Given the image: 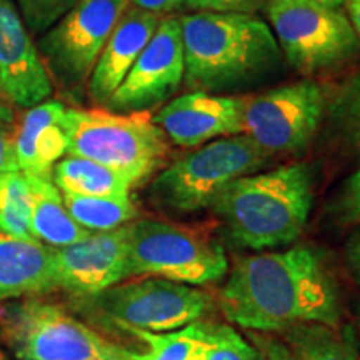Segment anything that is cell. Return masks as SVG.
Returning <instances> with one entry per match:
<instances>
[{
  "label": "cell",
  "instance_id": "1",
  "mask_svg": "<svg viewBox=\"0 0 360 360\" xmlns=\"http://www.w3.org/2000/svg\"><path fill=\"white\" fill-rule=\"evenodd\" d=\"M219 305L227 321L257 332H283L299 323L337 327L340 321L339 287L322 252L310 245L240 259Z\"/></svg>",
  "mask_w": 360,
  "mask_h": 360
},
{
  "label": "cell",
  "instance_id": "26",
  "mask_svg": "<svg viewBox=\"0 0 360 360\" xmlns=\"http://www.w3.org/2000/svg\"><path fill=\"white\" fill-rule=\"evenodd\" d=\"M199 345L193 360H260L259 352L225 323L199 322Z\"/></svg>",
  "mask_w": 360,
  "mask_h": 360
},
{
  "label": "cell",
  "instance_id": "11",
  "mask_svg": "<svg viewBox=\"0 0 360 360\" xmlns=\"http://www.w3.org/2000/svg\"><path fill=\"white\" fill-rule=\"evenodd\" d=\"M326 101L323 89L309 79L245 96L242 134L269 155L302 152L322 122Z\"/></svg>",
  "mask_w": 360,
  "mask_h": 360
},
{
  "label": "cell",
  "instance_id": "27",
  "mask_svg": "<svg viewBox=\"0 0 360 360\" xmlns=\"http://www.w3.org/2000/svg\"><path fill=\"white\" fill-rule=\"evenodd\" d=\"M79 0H13L27 29L35 35L47 32Z\"/></svg>",
  "mask_w": 360,
  "mask_h": 360
},
{
  "label": "cell",
  "instance_id": "25",
  "mask_svg": "<svg viewBox=\"0 0 360 360\" xmlns=\"http://www.w3.org/2000/svg\"><path fill=\"white\" fill-rule=\"evenodd\" d=\"M32 187L22 172L0 174V229L11 236L34 238L30 232Z\"/></svg>",
  "mask_w": 360,
  "mask_h": 360
},
{
  "label": "cell",
  "instance_id": "38",
  "mask_svg": "<svg viewBox=\"0 0 360 360\" xmlns=\"http://www.w3.org/2000/svg\"><path fill=\"white\" fill-rule=\"evenodd\" d=\"M122 360H130V359H129V357H125V359H122Z\"/></svg>",
  "mask_w": 360,
  "mask_h": 360
},
{
  "label": "cell",
  "instance_id": "30",
  "mask_svg": "<svg viewBox=\"0 0 360 360\" xmlns=\"http://www.w3.org/2000/svg\"><path fill=\"white\" fill-rule=\"evenodd\" d=\"M262 0H184V6L193 12H242L257 8Z\"/></svg>",
  "mask_w": 360,
  "mask_h": 360
},
{
  "label": "cell",
  "instance_id": "17",
  "mask_svg": "<svg viewBox=\"0 0 360 360\" xmlns=\"http://www.w3.org/2000/svg\"><path fill=\"white\" fill-rule=\"evenodd\" d=\"M64 103L47 98L22 115L15 129V157L22 174L52 177L69 148Z\"/></svg>",
  "mask_w": 360,
  "mask_h": 360
},
{
  "label": "cell",
  "instance_id": "23",
  "mask_svg": "<svg viewBox=\"0 0 360 360\" xmlns=\"http://www.w3.org/2000/svg\"><path fill=\"white\" fill-rule=\"evenodd\" d=\"M200 321L188 323V326L172 330L169 334H155V332L141 330L127 326H119L125 334L134 335L147 345L146 352H129L130 360H193L195 350L199 345Z\"/></svg>",
  "mask_w": 360,
  "mask_h": 360
},
{
  "label": "cell",
  "instance_id": "34",
  "mask_svg": "<svg viewBox=\"0 0 360 360\" xmlns=\"http://www.w3.org/2000/svg\"><path fill=\"white\" fill-rule=\"evenodd\" d=\"M349 2V20L352 24L355 34L360 39V0H347Z\"/></svg>",
  "mask_w": 360,
  "mask_h": 360
},
{
  "label": "cell",
  "instance_id": "19",
  "mask_svg": "<svg viewBox=\"0 0 360 360\" xmlns=\"http://www.w3.org/2000/svg\"><path fill=\"white\" fill-rule=\"evenodd\" d=\"M27 177L32 187L30 232L35 240L53 249H60L77 244L92 233L70 217L60 188L56 186L52 177Z\"/></svg>",
  "mask_w": 360,
  "mask_h": 360
},
{
  "label": "cell",
  "instance_id": "2",
  "mask_svg": "<svg viewBox=\"0 0 360 360\" xmlns=\"http://www.w3.org/2000/svg\"><path fill=\"white\" fill-rule=\"evenodd\" d=\"M184 82L192 92L231 96L267 84L283 67L270 25L252 13L193 12L180 17Z\"/></svg>",
  "mask_w": 360,
  "mask_h": 360
},
{
  "label": "cell",
  "instance_id": "21",
  "mask_svg": "<svg viewBox=\"0 0 360 360\" xmlns=\"http://www.w3.org/2000/svg\"><path fill=\"white\" fill-rule=\"evenodd\" d=\"M297 360H360L352 337L323 323H299L282 332Z\"/></svg>",
  "mask_w": 360,
  "mask_h": 360
},
{
  "label": "cell",
  "instance_id": "3",
  "mask_svg": "<svg viewBox=\"0 0 360 360\" xmlns=\"http://www.w3.org/2000/svg\"><path fill=\"white\" fill-rule=\"evenodd\" d=\"M312 204V167L295 162L237 179L210 209L233 244L264 250L287 245L302 236Z\"/></svg>",
  "mask_w": 360,
  "mask_h": 360
},
{
  "label": "cell",
  "instance_id": "14",
  "mask_svg": "<svg viewBox=\"0 0 360 360\" xmlns=\"http://www.w3.org/2000/svg\"><path fill=\"white\" fill-rule=\"evenodd\" d=\"M244 97L187 92L165 103L152 117L167 141L180 147H199L244 132Z\"/></svg>",
  "mask_w": 360,
  "mask_h": 360
},
{
  "label": "cell",
  "instance_id": "13",
  "mask_svg": "<svg viewBox=\"0 0 360 360\" xmlns=\"http://www.w3.org/2000/svg\"><path fill=\"white\" fill-rule=\"evenodd\" d=\"M53 270L57 290L77 297L96 295L130 278L129 224L53 249Z\"/></svg>",
  "mask_w": 360,
  "mask_h": 360
},
{
  "label": "cell",
  "instance_id": "31",
  "mask_svg": "<svg viewBox=\"0 0 360 360\" xmlns=\"http://www.w3.org/2000/svg\"><path fill=\"white\" fill-rule=\"evenodd\" d=\"M252 340L259 347L257 352L260 360H297L292 350L287 347L285 342L260 334H252Z\"/></svg>",
  "mask_w": 360,
  "mask_h": 360
},
{
  "label": "cell",
  "instance_id": "28",
  "mask_svg": "<svg viewBox=\"0 0 360 360\" xmlns=\"http://www.w3.org/2000/svg\"><path fill=\"white\" fill-rule=\"evenodd\" d=\"M15 115L12 109L0 102V174L20 172L15 157Z\"/></svg>",
  "mask_w": 360,
  "mask_h": 360
},
{
  "label": "cell",
  "instance_id": "4",
  "mask_svg": "<svg viewBox=\"0 0 360 360\" xmlns=\"http://www.w3.org/2000/svg\"><path fill=\"white\" fill-rule=\"evenodd\" d=\"M67 154L124 174L139 186L164 165L169 141L148 112L119 114L109 109H67Z\"/></svg>",
  "mask_w": 360,
  "mask_h": 360
},
{
  "label": "cell",
  "instance_id": "37",
  "mask_svg": "<svg viewBox=\"0 0 360 360\" xmlns=\"http://www.w3.org/2000/svg\"><path fill=\"white\" fill-rule=\"evenodd\" d=\"M0 360H11L7 357V355H4V354H0Z\"/></svg>",
  "mask_w": 360,
  "mask_h": 360
},
{
  "label": "cell",
  "instance_id": "12",
  "mask_svg": "<svg viewBox=\"0 0 360 360\" xmlns=\"http://www.w3.org/2000/svg\"><path fill=\"white\" fill-rule=\"evenodd\" d=\"M186 75L180 19H160L154 35L137 57L127 77L107 101V109L119 114L148 112L172 101Z\"/></svg>",
  "mask_w": 360,
  "mask_h": 360
},
{
  "label": "cell",
  "instance_id": "22",
  "mask_svg": "<svg viewBox=\"0 0 360 360\" xmlns=\"http://www.w3.org/2000/svg\"><path fill=\"white\" fill-rule=\"evenodd\" d=\"M62 199L70 217L92 233L115 231L134 222L139 215L137 207L129 195L96 197L62 192Z\"/></svg>",
  "mask_w": 360,
  "mask_h": 360
},
{
  "label": "cell",
  "instance_id": "29",
  "mask_svg": "<svg viewBox=\"0 0 360 360\" xmlns=\"http://www.w3.org/2000/svg\"><path fill=\"white\" fill-rule=\"evenodd\" d=\"M335 215L342 224L360 222V170L342 184L335 200Z\"/></svg>",
  "mask_w": 360,
  "mask_h": 360
},
{
  "label": "cell",
  "instance_id": "9",
  "mask_svg": "<svg viewBox=\"0 0 360 360\" xmlns=\"http://www.w3.org/2000/svg\"><path fill=\"white\" fill-rule=\"evenodd\" d=\"M84 299L102 321L155 334L179 330L212 309V299L205 292L159 277L117 283Z\"/></svg>",
  "mask_w": 360,
  "mask_h": 360
},
{
  "label": "cell",
  "instance_id": "7",
  "mask_svg": "<svg viewBox=\"0 0 360 360\" xmlns=\"http://www.w3.org/2000/svg\"><path fill=\"white\" fill-rule=\"evenodd\" d=\"M267 15L283 58L307 77L345 64L360 51L349 17L317 0H269Z\"/></svg>",
  "mask_w": 360,
  "mask_h": 360
},
{
  "label": "cell",
  "instance_id": "8",
  "mask_svg": "<svg viewBox=\"0 0 360 360\" xmlns=\"http://www.w3.org/2000/svg\"><path fill=\"white\" fill-rule=\"evenodd\" d=\"M130 277H159L186 285L217 282L229 270L219 242L165 220L129 224Z\"/></svg>",
  "mask_w": 360,
  "mask_h": 360
},
{
  "label": "cell",
  "instance_id": "10",
  "mask_svg": "<svg viewBox=\"0 0 360 360\" xmlns=\"http://www.w3.org/2000/svg\"><path fill=\"white\" fill-rule=\"evenodd\" d=\"M127 0H79L42 34L39 52L52 80L67 92L89 82L103 45L125 11Z\"/></svg>",
  "mask_w": 360,
  "mask_h": 360
},
{
  "label": "cell",
  "instance_id": "15",
  "mask_svg": "<svg viewBox=\"0 0 360 360\" xmlns=\"http://www.w3.org/2000/svg\"><path fill=\"white\" fill-rule=\"evenodd\" d=\"M0 90L27 109L53 92L51 74L13 0H0Z\"/></svg>",
  "mask_w": 360,
  "mask_h": 360
},
{
  "label": "cell",
  "instance_id": "20",
  "mask_svg": "<svg viewBox=\"0 0 360 360\" xmlns=\"http://www.w3.org/2000/svg\"><path fill=\"white\" fill-rule=\"evenodd\" d=\"M52 179L62 192L77 193V195H129L130 188L135 187L132 180L124 174L105 167L98 162L74 155L57 162Z\"/></svg>",
  "mask_w": 360,
  "mask_h": 360
},
{
  "label": "cell",
  "instance_id": "36",
  "mask_svg": "<svg viewBox=\"0 0 360 360\" xmlns=\"http://www.w3.org/2000/svg\"><path fill=\"white\" fill-rule=\"evenodd\" d=\"M357 322H359V327H360V305H359V310H357Z\"/></svg>",
  "mask_w": 360,
  "mask_h": 360
},
{
  "label": "cell",
  "instance_id": "16",
  "mask_svg": "<svg viewBox=\"0 0 360 360\" xmlns=\"http://www.w3.org/2000/svg\"><path fill=\"white\" fill-rule=\"evenodd\" d=\"M160 19L137 7L125 8L90 74L87 89L94 102L105 105L152 39Z\"/></svg>",
  "mask_w": 360,
  "mask_h": 360
},
{
  "label": "cell",
  "instance_id": "18",
  "mask_svg": "<svg viewBox=\"0 0 360 360\" xmlns=\"http://www.w3.org/2000/svg\"><path fill=\"white\" fill-rule=\"evenodd\" d=\"M57 290L53 249L0 229V304Z\"/></svg>",
  "mask_w": 360,
  "mask_h": 360
},
{
  "label": "cell",
  "instance_id": "33",
  "mask_svg": "<svg viewBox=\"0 0 360 360\" xmlns=\"http://www.w3.org/2000/svg\"><path fill=\"white\" fill-rule=\"evenodd\" d=\"M132 7L141 8V11L155 13V15H164V13L174 12L182 6L184 0H130Z\"/></svg>",
  "mask_w": 360,
  "mask_h": 360
},
{
  "label": "cell",
  "instance_id": "24",
  "mask_svg": "<svg viewBox=\"0 0 360 360\" xmlns=\"http://www.w3.org/2000/svg\"><path fill=\"white\" fill-rule=\"evenodd\" d=\"M326 114L342 143L360 160V72L345 79L326 101Z\"/></svg>",
  "mask_w": 360,
  "mask_h": 360
},
{
  "label": "cell",
  "instance_id": "32",
  "mask_svg": "<svg viewBox=\"0 0 360 360\" xmlns=\"http://www.w3.org/2000/svg\"><path fill=\"white\" fill-rule=\"evenodd\" d=\"M345 265H347L350 277L360 287V222L345 244Z\"/></svg>",
  "mask_w": 360,
  "mask_h": 360
},
{
  "label": "cell",
  "instance_id": "35",
  "mask_svg": "<svg viewBox=\"0 0 360 360\" xmlns=\"http://www.w3.org/2000/svg\"><path fill=\"white\" fill-rule=\"evenodd\" d=\"M317 2L323 4V6H328V7H334V8H339L342 4H345L347 0H317Z\"/></svg>",
  "mask_w": 360,
  "mask_h": 360
},
{
  "label": "cell",
  "instance_id": "39",
  "mask_svg": "<svg viewBox=\"0 0 360 360\" xmlns=\"http://www.w3.org/2000/svg\"><path fill=\"white\" fill-rule=\"evenodd\" d=\"M0 92H2V90H0Z\"/></svg>",
  "mask_w": 360,
  "mask_h": 360
},
{
  "label": "cell",
  "instance_id": "6",
  "mask_svg": "<svg viewBox=\"0 0 360 360\" xmlns=\"http://www.w3.org/2000/svg\"><path fill=\"white\" fill-rule=\"evenodd\" d=\"M4 337L19 360H122L127 350L58 307L25 299L0 309Z\"/></svg>",
  "mask_w": 360,
  "mask_h": 360
},
{
  "label": "cell",
  "instance_id": "5",
  "mask_svg": "<svg viewBox=\"0 0 360 360\" xmlns=\"http://www.w3.org/2000/svg\"><path fill=\"white\" fill-rule=\"evenodd\" d=\"M269 157L245 134L207 142L157 175L150 186V199L157 207L175 214L210 209L232 182L257 172Z\"/></svg>",
  "mask_w": 360,
  "mask_h": 360
}]
</instances>
